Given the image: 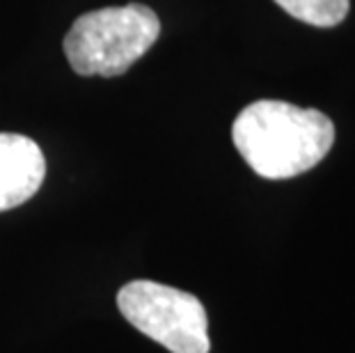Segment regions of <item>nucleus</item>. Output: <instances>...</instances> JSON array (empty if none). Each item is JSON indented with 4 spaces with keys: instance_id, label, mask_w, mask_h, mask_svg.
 I'll return each mask as SVG.
<instances>
[{
    "instance_id": "nucleus-1",
    "label": "nucleus",
    "mask_w": 355,
    "mask_h": 353,
    "mask_svg": "<svg viewBox=\"0 0 355 353\" xmlns=\"http://www.w3.org/2000/svg\"><path fill=\"white\" fill-rule=\"evenodd\" d=\"M232 140L263 179H291L316 168L335 142V124L314 108L261 99L234 119Z\"/></svg>"
},
{
    "instance_id": "nucleus-4",
    "label": "nucleus",
    "mask_w": 355,
    "mask_h": 353,
    "mask_svg": "<svg viewBox=\"0 0 355 353\" xmlns=\"http://www.w3.org/2000/svg\"><path fill=\"white\" fill-rule=\"evenodd\" d=\"M44 177L46 159L40 145L21 133H0V212L28 202Z\"/></svg>"
},
{
    "instance_id": "nucleus-3",
    "label": "nucleus",
    "mask_w": 355,
    "mask_h": 353,
    "mask_svg": "<svg viewBox=\"0 0 355 353\" xmlns=\"http://www.w3.org/2000/svg\"><path fill=\"white\" fill-rule=\"evenodd\" d=\"M124 319L170 353H209V319L198 296L152 280H133L117 294Z\"/></svg>"
},
{
    "instance_id": "nucleus-5",
    "label": "nucleus",
    "mask_w": 355,
    "mask_h": 353,
    "mask_svg": "<svg viewBox=\"0 0 355 353\" xmlns=\"http://www.w3.org/2000/svg\"><path fill=\"white\" fill-rule=\"evenodd\" d=\"M289 17L316 28H332L349 14L351 0H273Z\"/></svg>"
},
{
    "instance_id": "nucleus-2",
    "label": "nucleus",
    "mask_w": 355,
    "mask_h": 353,
    "mask_svg": "<svg viewBox=\"0 0 355 353\" xmlns=\"http://www.w3.org/2000/svg\"><path fill=\"white\" fill-rule=\"evenodd\" d=\"M161 21L152 7L128 3L103 7L73 21L64 37V55L78 76H119L154 46Z\"/></svg>"
}]
</instances>
